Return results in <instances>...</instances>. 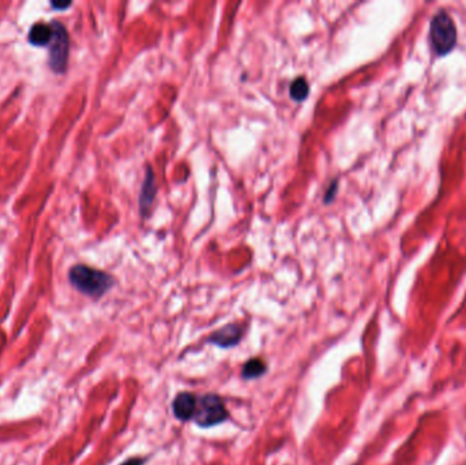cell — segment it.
Here are the masks:
<instances>
[{"label": "cell", "mask_w": 466, "mask_h": 465, "mask_svg": "<svg viewBox=\"0 0 466 465\" xmlns=\"http://www.w3.org/2000/svg\"><path fill=\"white\" fill-rule=\"evenodd\" d=\"M52 40V26L44 22H37L29 32V43L34 47L49 45Z\"/></svg>", "instance_id": "ba28073f"}, {"label": "cell", "mask_w": 466, "mask_h": 465, "mask_svg": "<svg viewBox=\"0 0 466 465\" xmlns=\"http://www.w3.org/2000/svg\"><path fill=\"white\" fill-rule=\"evenodd\" d=\"M266 372H268V366L261 358H251L243 365L240 376L246 381H253V379L261 378L262 375L266 374Z\"/></svg>", "instance_id": "9c48e42d"}, {"label": "cell", "mask_w": 466, "mask_h": 465, "mask_svg": "<svg viewBox=\"0 0 466 465\" xmlns=\"http://www.w3.org/2000/svg\"><path fill=\"white\" fill-rule=\"evenodd\" d=\"M52 26V40L49 43V67L56 74H63L67 69L69 62V51H70V38L67 29L58 21L51 23Z\"/></svg>", "instance_id": "277c9868"}, {"label": "cell", "mask_w": 466, "mask_h": 465, "mask_svg": "<svg viewBox=\"0 0 466 465\" xmlns=\"http://www.w3.org/2000/svg\"><path fill=\"white\" fill-rule=\"evenodd\" d=\"M198 407V396L191 392H180L175 396L172 402V411L178 420L186 423L194 420Z\"/></svg>", "instance_id": "8992f818"}, {"label": "cell", "mask_w": 466, "mask_h": 465, "mask_svg": "<svg viewBox=\"0 0 466 465\" xmlns=\"http://www.w3.org/2000/svg\"><path fill=\"white\" fill-rule=\"evenodd\" d=\"M289 94L294 101H304L310 94V85L304 77L296 78L289 88Z\"/></svg>", "instance_id": "30bf717a"}, {"label": "cell", "mask_w": 466, "mask_h": 465, "mask_svg": "<svg viewBox=\"0 0 466 465\" xmlns=\"http://www.w3.org/2000/svg\"><path fill=\"white\" fill-rule=\"evenodd\" d=\"M69 280L78 292L92 299L102 297L115 284V279L106 272L82 264L75 265L70 269Z\"/></svg>", "instance_id": "6da1fadb"}, {"label": "cell", "mask_w": 466, "mask_h": 465, "mask_svg": "<svg viewBox=\"0 0 466 465\" xmlns=\"http://www.w3.org/2000/svg\"><path fill=\"white\" fill-rule=\"evenodd\" d=\"M157 194V187H156V178L153 174L152 167H148V174L145 177L142 190H141V198H139V207L142 216H146L154 202Z\"/></svg>", "instance_id": "52a82bcc"}, {"label": "cell", "mask_w": 466, "mask_h": 465, "mask_svg": "<svg viewBox=\"0 0 466 465\" xmlns=\"http://www.w3.org/2000/svg\"><path fill=\"white\" fill-rule=\"evenodd\" d=\"M457 40L458 36L454 19L447 11H438L432 16L430 25V44L432 52L436 56H445L456 48Z\"/></svg>", "instance_id": "7a4b0ae2"}, {"label": "cell", "mask_w": 466, "mask_h": 465, "mask_svg": "<svg viewBox=\"0 0 466 465\" xmlns=\"http://www.w3.org/2000/svg\"><path fill=\"white\" fill-rule=\"evenodd\" d=\"M145 463H146L145 457H131L123 462L120 465H145Z\"/></svg>", "instance_id": "7c38bea8"}, {"label": "cell", "mask_w": 466, "mask_h": 465, "mask_svg": "<svg viewBox=\"0 0 466 465\" xmlns=\"http://www.w3.org/2000/svg\"><path fill=\"white\" fill-rule=\"evenodd\" d=\"M71 5V3L69 1V3H58V1H52V7L54 8H60V10H63V8H67V7H70Z\"/></svg>", "instance_id": "4fadbf2b"}, {"label": "cell", "mask_w": 466, "mask_h": 465, "mask_svg": "<svg viewBox=\"0 0 466 465\" xmlns=\"http://www.w3.org/2000/svg\"><path fill=\"white\" fill-rule=\"evenodd\" d=\"M337 190H338V186H337V181H334V182H333V185H330L329 190H327V192H326V198H325V202H326V203H329V202H331V201L334 199Z\"/></svg>", "instance_id": "8fae6325"}, {"label": "cell", "mask_w": 466, "mask_h": 465, "mask_svg": "<svg viewBox=\"0 0 466 465\" xmlns=\"http://www.w3.org/2000/svg\"><path fill=\"white\" fill-rule=\"evenodd\" d=\"M229 419V412L224 400L215 393H207L198 397V407L194 422L200 429H211L222 424Z\"/></svg>", "instance_id": "3957f363"}, {"label": "cell", "mask_w": 466, "mask_h": 465, "mask_svg": "<svg viewBox=\"0 0 466 465\" xmlns=\"http://www.w3.org/2000/svg\"><path fill=\"white\" fill-rule=\"evenodd\" d=\"M244 325L243 324H237V322H231L224 325L222 328L214 330L210 337L207 339V343L228 350V348H233L236 345L240 344V341L244 337Z\"/></svg>", "instance_id": "5b68a950"}]
</instances>
